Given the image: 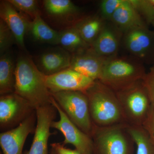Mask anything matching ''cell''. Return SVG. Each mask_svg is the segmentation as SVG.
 Segmentation results:
<instances>
[{
	"label": "cell",
	"mask_w": 154,
	"mask_h": 154,
	"mask_svg": "<svg viewBox=\"0 0 154 154\" xmlns=\"http://www.w3.org/2000/svg\"><path fill=\"white\" fill-rule=\"evenodd\" d=\"M124 0H104L100 5L101 17L105 21H110L113 14Z\"/></svg>",
	"instance_id": "26"
},
{
	"label": "cell",
	"mask_w": 154,
	"mask_h": 154,
	"mask_svg": "<svg viewBox=\"0 0 154 154\" xmlns=\"http://www.w3.org/2000/svg\"><path fill=\"white\" fill-rule=\"evenodd\" d=\"M142 81L152 106L154 107V65L151 68L149 72L146 74Z\"/></svg>",
	"instance_id": "28"
},
{
	"label": "cell",
	"mask_w": 154,
	"mask_h": 154,
	"mask_svg": "<svg viewBox=\"0 0 154 154\" xmlns=\"http://www.w3.org/2000/svg\"><path fill=\"white\" fill-rule=\"evenodd\" d=\"M146 74L143 63L135 58L116 56L106 60L99 81L117 91L142 80Z\"/></svg>",
	"instance_id": "3"
},
{
	"label": "cell",
	"mask_w": 154,
	"mask_h": 154,
	"mask_svg": "<svg viewBox=\"0 0 154 154\" xmlns=\"http://www.w3.org/2000/svg\"><path fill=\"white\" fill-rule=\"evenodd\" d=\"M105 22L102 17L94 16L81 20L75 26L84 41L91 47L102 31Z\"/></svg>",
	"instance_id": "19"
},
{
	"label": "cell",
	"mask_w": 154,
	"mask_h": 154,
	"mask_svg": "<svg viewBox=\"0 0 154 154\" xmlns=\"http://www.w3.org/2000/svg\"><path fill=\"white\" fill-rule=\"evenodd\" d=\"M72 57L63 50H55L45 53L42 55L40 64L45 75L54 74L69 68Z\"/></svg>",
	"instance_id": "17"
},
{
	"label": "cell",
	"mask_w": 154,
	"mask_h": 154,
	"mask_svg": "<svg viewBox=\"0 0 154 154\" xmlns=\"http://www.w3.org/2000/svg\"><path fill=\"white\" fill-rule=\"evenodd\" d=\"M147 25L154 24V7L149 0H129Z\"/></svg>",
	"instance_id": "24"
},
{
	"label": "cell",
	"mask_w": 154,
	"mask_h": 154,
	"mask_svg": "<svg viewBox=\"0 0 154 154\" xmlns=\"http://www.w3.org/2000/svg\"><path fill=\"white\" fill-rule=\"evenodd\" d=\"M51 149L57 154H81L76 149L74 150L67 148L60 143H53L51 144Z\"/></svg>",
	"instance_id": "30"
},
{
	"label": "cell",
	"mask_w": 154,
	"mask_h": 154,
	"mask_svg": "<svg viewBox=\"0 0 154 154\" xmlns=\"http://www.w3.org/2000/svg\"><path fill=\"white\" fill-rule=\"evenodd\" d=\"M153 27V28H154V24L153 25H152Z\"/></svg>",
	"instance_id": "33"
},
{
	"label": "cell",
	"mask_w": 154,
	"mask_h": 154,
	"mask_svg": "<svg viewBox=\"0 0 154 154\" xmlns=\"http://www.w3.org/2000/svg\"><path fill=\"white\" fill-rule=\"evenodd\" d=\"M32 36L36 40L51 44H58L60 33L49 27L42 19L40 14L33 18L30 24Z\"/></svg>",
	"instance_id": "20"
},
{
	"label": "cell",
	"mask_w": 154,
	"mask_h": 154,
	"mask_svg": "<svg viewBox=\"0 0 154 154\" xmlns=\"http://www.w3.org/2000/svg\"><path fill=\"white\" fill-rule=\"evenodd\" d=\"M108 59L100 56L91 48L74 54L69 68L94 80H99Z\"/></svg>",
	"instance_id": "14"
},
{
	"label": "cell",
	"mask_w": 154,
	"mask_h": 154,
	"mask_svg": "<svg viewBox=\"0 0 154 154\" xmlns=\"http://www.w3.org/2000/svg\"><path fill=\"white\" fill-rule=\"evenodd\" d=\"M56 109L51 104L38 107L36 111V126L30 149L24 154H48V141L53 133L51 124L55 118Z\"/></svg>",
	"instance_id": "10"
},
{
	"label": "cell",
	"mask_w": 154,
	"mask_h": 154,
	"mask_svg": "<svg viewBox=\"0 0 154 154\" xmlns=\"http://www.w3.org/2000/svg\"><path fill=\"white\" fill-rule=\"evenodd\" d=\"M142 80L115 91L125 121L128 125H143L151 108V104Z\"/></svg>",
	"instance_id": "4"
},
{
	"label": "cell",
	"mask_w": 154,
	"mask_h": 154,
	"mask_svg": "<svg viewBox=\"0 0 154 154\" xmlns=\"http://www.w3.org/2000/svg\"><path fill=\"white\" fill-rule=\"evenodd\" d=\"M51 104L57 110L59 120L53 121L51 128L59 131L64 137L62 145L72 144L81 154H94V143L92 137L79 129L69 119L52 96Z\"/></svg>",
	"instance_id": "8"
},
{
	"label": "cell",
	"mask_w": 154,
	"mask_h": 154,
	"mask_svg": "<svg viewBox=\"0 0 154 154\" xmlns=\"http://www.w3.org/2000/svg\"><path fill=\"white\" fill-rule=\"evenodd\" d=\"M15 38L11 30L4 21H0V51L1 54H4L7 49L12 45Z\"/></svg>",
	"instance_id": "27"
},
{
	"label": "cell",
	"mask_w": 154,
	"mask_h": 154,
	"mask_svg": "<svg viewBox=\"0 0 154 154\" xmlns=\"http://www.w3.org/2000/svg\"><path fill=\"white\" fill-rule=\"evenodd\" d=\"M85 94L94 125L107 127L126 124L115 91L96 80Z\"/></svg>",
	"instance_id": "2"
},
{
	"label": "cell",
	"mask_w": 154,
	"mask_h": 154,
	"mask_svg": "<svg viewBox=\"0 0 154 154\" xmlns=\"http://www.w3.org/2000/svg\"><path fill=\"white\" fill-rule=\"evenodd\" d=\"M154 143V107L152 106L148 116L142 125Z\"/></svg>",
	"instance_id": "29"
},
{
	"label": "cell",
	"mask_w": 154,
	"mask_h": 154,
	"mask_svg": "<svg viewBox=\"0 0 154 154\" xmlns=\"http://www.w3.org/2000/svg\"><path fill=\"white\" fill-rule=\"evenodd\" d=\"M122 43L133 57L143 63L154 65V30H150L147 25L125 32Z\"/></svg>",
	"instance_id": "7"
},
{
	"label": "cell",
	"mask_w": 154,
	"mask_h": 154,
	"mask_svg": "<svg viewBox=\"0 0 154 154\" xmlns=\"http://www.w3.org/2000/svg\"><path fill=\"white\" fill-rule=\"evenodd\" d=\"M58 44L74 54L83 51L91 47L84 41L75 26L60 33Z\"/></svg>",
	"instance_id": "21"
},
{
	"label": "cell",
	"mask_w": 154,
	"mask_h": 154,
	"mask_svg": "<svg viewBox=\"0 0 154 154\" xmlns=\"http://www.w3.org/2000/svg\"><path fill=\"white\" fill-rule=\"evenodd\" d=\"M15 8L24 12L34 18L39 14L38 3L35 0H9Z\"/></svg>",
	"instance_id": "25"
},
{
	"label": "cell",
	"mask_w": 154,
	"mask_h": 154,
	"mask_svg": "<svg viewBox=\"0 0 154 154\" xmlns=\"http://www.w3.org/2000/svg\"><path fill=\"white\" fill-rule=\"evenodd\" d=\"M34 111L28 101L14 92L2 95L0 97L1 130H10L18 126Z\"/></svg>",
	"instance_id": "9"
},
{
	"label": "cell",
	"mask_w": 154,
	"mask_h": 154,
	"mask_svg": "<svg viewBox=\"0 0 154 154\" xmlns=\"http://www.w3.org/2000/svg\"><path fill=\"white\" fill-rule=\"evenodd\" d=\"M123 34L112 22L106 21L91 48L98 55L105 58L115 57L122 43Z\"/></svg>",
	"instance_id": "13"
},
{
	"label": "cell",
	"mask_w": 154,
	"mask_h": 154,
	"mask_svg": "<svg viewBox=\"0 0 154 154\" xmlns=\"http://www.w3.org/2000/svg\"><path fill=\"white\" fill-rule=\"evenodd\" d=\"M51 95L69 119L91 137L94 123L90 115L88 98L85 93L78 91H62Z\"/></svg>",
	"instance_id": "6"
},
{
	"label": "cell",
	"mask_w": 154,
	"mask_h": 154,
	"mask_svg": "<svg viewBox=\"0 0 154 154\" xmlns=\"http://www.w3.org/2000/svg\"><path fill=\"white\" fill-rule=\"evenodd\" d=\"M15 68L12 57L4 53L0 59V94L2 95L14 93L15 91Z\"/></svg>",
	"instance_id": "18"
},
{
	"label": "cell",
	"mask_w": 154,
	"mask_h": 154,
	"mask_svg": "<svg viewBox=\"0 0 154 154\" xmlns=\"http://www.w3.org/2000/svg\"><path fill=\"white\" fill-rule=\"evenodd\" d=\"M36 111L18 126L0 134V146L3 154H22L28 135L35 131Z\"/></svg>",
	"instance_id": "12"
},
{
	"label": "cell",
	"mask_w": 154,
	"mask_h": 154,
	"mask_svg": "<svg viewBox=\"0 0 154 154\" xmlns=\"http://www.w3.org/2000/svg\"><path fill=\"white\" fill-rule=\"evenodd\" d=\"M127 125L120 124L99 127L94 124L91 136L94 154H133L134 142Z\"/></svg>",
	"instance_id": "5"
},
{
	"label": "cell",
	"mask_w": 154,
	"mask_h": 154,
	"mask_svg": "<svg viewBox=\"0 0 154 154\" xmlns=\"http://www.w3.org/2000/svg\"><path fill=\"white\" fill-rule=\"evenodd\" d=\"M0 16L13 33L15 41L22 48L25 47L24 38L30 25L25 17L8 1L1 2Z\"/></svg>",
	"instance_id": "15"
},
{
	"label": "cell",
	"mask_w": 154,
	"mask_h": 154,
	"mask_svg": "<svg viewBox=\"0 0 154 154\" xmlns=\"http://www.w3.org/2000/svg\"><path fill=\"white\" fill-rule=\"evenodd\" d=\"M110 21L123 34L133 28L147 25L129 0H124Z\"/></svg>",
	"instance_id": "16"
},
{
	"label": "cell",
	"mask_w": 154,
	"mask_h": 154,
	"mask_svg": "<svg viewBox=\"0 0 154 154\" xmlns=\"http://www.w3.org/2000/svg\"><path fill=\"white\" fill-rule=\"evenodd\" d=\"M150 2L154 7V0H149Z\"/></svg>",
	"instance_id": "32"
},
{
	"label": "cell",
	"mask_w": 154,
	"mask_h": 154,
	"mask_svg": "<svg viewBox=\"0 0 154 154\" xmlns=\"http://www.w3.org/2000/svg\"><path fill=\"white\" fill-rule=\"evenodd\" d=\"M45 82L51 94L62 91H78L85 93L95 81L71 69L54 74L46 75Z\"/></svg>",
	"instance_id": "11"
},
{
	"label": "cell",
	"mask_w": 154,
	"mask_h": 154,
	"mask_svg": "<svg viewBox=\"0 0 154 154\" xmlns=\"http://www.w3.org/2000/svg\"><path fill=\"white\" fill-rule=\"evenodd\" d=\"M50 154H57L55 152L54 150V149H51V150Z\"/></svg>",
	"instance_id": "31"
},
{
	"label": "cell",
	"mask_w": 154,
	"mask_h": 154,
	"mask_svg": "<svg viewBox=\"0 0 154 154\" xmlns=\"http://www.w3.org/2000/svg\"><path fill=\"white\" fill-rule=\"evenodd\" d=\"M131 137L137 145L136 154H154V143L142 125H127Z\"/></svg>",
	"instance_id": "22"
},
{
	"label": "cell",
	"mask_w": 154,
	"mask_h": 154,
	"mask_svg": "<svg viewBox=\"0 0 154 154\" xmlns=\"http://www.w3.org/2000/svg\"><path fill=\"white\" fill-rule=\"evenodd\" d=\"M44 6L48 13L53 16L71 15L78 13L79 9L69 0H46Z\"/></svg>",
	"instance_id": "23"
},
{
	"label": "cell",
	"mask_w": 154,
	"mask_h": 154,
	"mask_svg": "<svg viewBox=\"0 0 154 154\" xmlns=\"http://www.w3.org/2000/svg\"><path fill=\"white\" fill-rule=\"evenodd\" d=\"M15 76L14 93L28 101L35 110L51 104L52 96L46 85V75L30 59L27 57L19 58Z\"/></svg>",
	"instance_id": "1"
}]
</instances>
